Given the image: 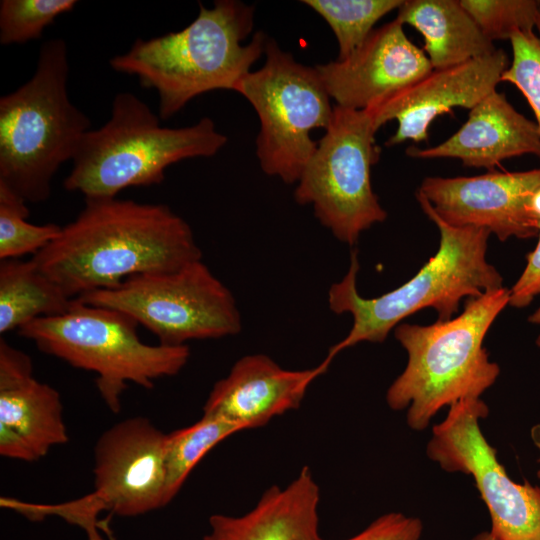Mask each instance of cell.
<instances>
[{
	"label": "cell",
	"mask_w": 540,
	"mask_h": 540,
	"mask_svg": "<svg viewBox=\"0 0 540 540\" xmlns=\"http://www.w3.org/2000/svg\"><path fill=\"white\" fill-rule=\"evenodd\" d=\"M31 259L74 299L135 275L177 270L202 252L189 224L165 204L85 198L77 217Z\"/></svg>",
	"instance_id": "1"
},
{
	"label": "cell",
	"mask_w": 540,
	"mask_h": 540,
	"mask_svg": "<svg viewBox=\"0 0 540 540\" xmlns=\"http://www.w3.org/2000/svg\"><path fill=\"white\" fill-rule=\"evenodd\" d=\"M416 198L439 230L438 251L406 283L374 298H365L357 290L359 261L357 251H352L347 273L330 286L328 304L336 314L350 313L353 325L347 336L329 349L325 357L328 361L360 342H384L392 329L419 310L433 308L438 320H449L463 298L503 287L502 276L486 259L491 233L483 228L449 225L418 191Z\"/></svg>",
	"instance_id": "2"
},
{
	"label": "cell",
	"mask_w": 540,
	"mask_h": 540,
	"mask_svg": "<svg viewBox=\"0 0 540 540\" xmlns=\"http://www.w3.org/2000/svg\"><path fill=\"white\" fill-rule=\"evenodd\" d=\"M254 26V6L217 0L199 4L198 16L185 28L148 40L110 59L117 72L134 75L143 87L157 91L159 114L169 119L193 98L213 90H233L265 52L267 37Z\"/></svg>",
	"instance_id": "3"
},
{
	"label": "cell",
	"mask_w": 540,
	"mask_h": 540,
	"mask_svg": "<svg viewBox=\"0 0 540 540\" xmlns=\"http://www.w3.org/2000/svg\"><path fill=\"white\" fill-rule=\"evenodd\" d=\"M509 304V289L468 298L463 312L430 325L402 323L394 335L408 355L404 371L390 385L386 401L392 410L407 409V425L426 429L445 406L480 398L500 373L483 340Z\"/></svg>",
	"instance_id": "4"
},
{
	"label": "cell",
	"mask_w": 540,
	"mask_h": 540,
	"mask_svg": "<svg viewBox=\"0 0 540 540\" xmlns=\"http://www.w3.org/2000/svg\"><path fill=\"white\" fill-rule=\"evenodd\" d=\"M69 69L66 42L50 39L31 78L0 98V185L27 203L48 199L55 173L90 130L69 98Z\"/></svg>",
	"instance_id": "5"
},
{
	"label": "cell",
	"mask_w": 540,
	"mask_h": 540,
	"mask_svg": "<svg viewBox=\"0 0 540 540\" xmlns=\"http://www.w3.org/2000/svg\"><path fill=\"white\" fill-rule=\"evenodd\" d=\"M212 119L169 128L131 92L116 94L109 120L85 133L64 180L85 198H114L124 189L160 184L165 170L184 159L212 157L226 144Z\"/></svg>",
	"instance_id": "6"
},
{
	"label": "cell",
	"mask_w": 540,
	"mask_h": 540,
	"mask_svg": "<svg viewBox=\"0 0 540 540\" xmlns=\"http://www.w3.org/2000/svg\"><path fill=\"white\" fill-rule=\"evenodd\" d=\"M137 325L122 312L74 298L64 314L38 318L17 332L40 351L94 372L103 401L118 413L129 383L151 389L156 380L177 375L190 357L188 345L142 342Z\"/></svg>",
	"instance_id": "7"
},
{
	"label": "cell",
	"mask_w": 540,
	"mask_h": 540,
	"mask_svg": "<svg viewBox=\"0 0 540 540\" xmlns=\"http://www.w3.org/2000/svg\"><path fill=\"white\" fill-rule=\"evenodd\" d=\"M166 434L148 418L122 420L101 434L94 448V490L67 503L34 505L14 501L12 509L32 520L59 516L103 540L98 514L139 516L166 506Z\"/></svg>",
	"instance_id": "8"
},
{
	"label": "cell",
	"mask_w": 540,
	"mask_h": 540,
	"mask_svg": "<svg viewBox=\"0 0 540 540\" xmlns=\"http://www.w3.org/2000/svg\"><path fill=\"white\" fill-rule=\"evenodd\" d=\"M264 54L262 68L244 75L234 91L258 115L256 155L263 172L297 183L318 146L312 130L330 124L331 97L316 68L297 62L273 39H267Z\"/></svg>",
	"instance_id": "9"
},
{
	"label": "cell",
	"mask_w": 540,
	"mask_h": 540,
	"mask_svg": "<svg viewBox=\"0 0 540 540\" xmlns=\"http://www.w3.org/2000/svg\"><path fill=\"white\" fill-rule=\"evenodd\" d=\"M377 131L367 109L333 106L325 135L294 191L299 205H311L319 222L349 245L387 217L371 185V167L381 154Z\"/></svg>",
	"instance_id": "10"
},
{
	"label": "cell",
	"mask_w": 540,
	"mask_h": 540,
	"mask_svg": "<svg viewBox=\"0 0 540 540\" xmlns=\"http://www.w3.org/2000/svg\"><path fill=\"white\" fill-rule=\"evenodd\" d=\"M77 299L128 315L167 346L232 336L242 328L233 294L202 259L174 271L135 275Z\"/></svg>",
	"instance_id": "11"
},
{
	"label": "cell",
	"mask_w": 540,
	"mask_h": 540,
	"mask_svg": "<svg viewBox=\"0 0 540 540\" xmlns=\"http://www.w3.org/2000/svg\"><path fill=\"white\" fill-rule=\"evenodd\" d=\"M488 413L480 398L449 406L446 418L432 429L427 456L446 472L473 477L497 540H540V486L508 476L479 425Z\"/></svg>",
	"instance_id": "12"
},
{
	"label": "cell",
	"mask_w": 540,
	"mask_h": 540,
	"mask_svg": "<svg viewBox=\"0 0 540 540\" xmlns=\"http://www.w3.org/2000/svg\"><path fill=\"white\" fill-rule=\"evenodd\" d=\"M540 187V168L471 177H426L418 192L435 213L455 227H476L500 241L538 235L529 204Z\"/></svg>",
	"instance_id": "13"
},
{
	"label": "cell",
	"mask_w": 540,
	"mask_h": 540,
	"mask_svg": "<svg viewBox=\"0 0 540 540\" xmlns=\"http://www.w3.org/2000/svg\"><path fill=\"white\" fill-rule=\"evenodd\" d=\"M508 56L502 49L444 69H433L410 86L366 108L377 130L390 120L398 123L395 133L386 141L391 147L407 140H428V130L438 116L451 113L455 107L472 109L496 90Z\"/></svg>",
	"instance_id": "14"
},
{
	"label": "cell",
	"mask_w": 540,
	"mask_h": 540,
	"mask_svg": "<svg viewBox=\"0 0 540 540\" xmlns=\"http://www.w3.org/2000/svg\"><path fill=\"white\" fill-rule=\"evenodd\" d=\"M403 26L395 18L374 29L347 58L315 67L336 105L364 110L433 70Z\"/></svg>",
	"instance_id": "15"
},
{
	"label": "cell",
	"mask_w": 540,
	"mask_h": 540,
	"mask_svg": "<svg viewBox=\"0 0 540 540\" xmlns=\"http://www.w3.org/2000/svg\"><path fill=\"white\" fill-rule=\"evenodd\" d=\"M68 440L59 392L36 380L30 357L1 338V456L32 462Z\"/></svg>",
	"instance_id": "16"
},
{
	"label": "cell",
	"mask_w": 540,
	"mask_h": 540,
	"mask_svg": "<svg viewBox=\"0 0 540 540\" xmlns=\"http://www.w3.org/2000/svg\"><path fill=\"white\" fill-rule=\"evenodd\" d=\"M330 363L325 358L310 369L288 370L264 354L244 356L214 384L203 415L224 418L243 430L265 425L273 417L298 408L310 384Z\"/></svg>",
	"instance_id": "17"
},
{
	"label": "cell",
	"mask_w": 540,
	"mask_h": 540,
	"mask_svg": "<svg viewBox=\"0 0 540 540\" xmlns=\"http://www.w3.org/2000/svg\"><path fill=\"white\" fill-rule=\"evenodd\" d=\"M406 154L421 159L456 158L468 167L493 170L509 158L526 154L540 158V130L494 90L470 109L467 121L451 137L433 147L410 146Z\"/></svg>",
	"instance_id": "18"
},
{
	"label": "cell",
	"mask_w": 540,
	"mask_h": 540,
	"mask_svg": "<svg viewBox=\"0 0 540 540\" xmlns=\"http://www.w3.org/2000/svg\"><path fill=\"white\" fill-rule=\"evenodd\" d=\"M319 501V487L310 468L304 466L285 488H268L246 514L212 515L203 540H323Z\"/></svg>",
	"instance_id": "19"
},
{
	"label": "cell",
	"mask_w": 540,
	"mask_h": 540,
	"mask_svg": "<svg viewBox=\"0 0 540 540\" xmlns=\"http://www.w3.org/2000/svg\"><path fill=\"white\" fill-rule=\"evenodd\" d=\"M396 19L420 32L433 69H444L496 51L460 0H404Z\"/></svg>",
	"instance_id": "20"
},
{
	"label": "cell",
	"mask_w": 540,
	"mask_h": 540,
	"mask_svg": "<svg viewBox=\"0 0 540 540\" xmlns=\"http://www.w3.org/2000/svg\"><path fill=\"white\" fill-rule=\"evenodd\" d=\"M73 299L30 259L0 260V333L68 311Z\"/></svg>",
	"instance_id": "21"
},
{
	"label": "cell",
	"mask_w": 540,
	"mask_h": 540,
	"mask_svg": "<svg viewBox=\"0 0 540 540\" xmlns=\"http://www.w3.org/2000/svg\"><path fill=\"white\" fill-rule=\"evenodd\" d=\"M243 429L221 417L203 415L192 425L166 434L165 502L177 495L200 460L218 443Z\"/></svg>",
	"instance_id": "22"
},
{
	"label": "cell",
	"mask_w": 540,
	"mask_h": 540,
	"mask_svg": "<svg viewBox=\"0 0 540 540\" xmlns=\"http://www.w3.org/2000/svg\"><path fill=\"white\" fill-rule=\"evenodd\" d=\"M330 26L336 36L337 60L350 56L374 30V25L403 0H303Z\"/></svg>",
	"instance_id": "23"
},
{
	"label": "cell",
	"mask_w": 540,
	"mask_h": 540,
	"mask_svg": "<svg viewBox=\"0 0 540 540\" xmlns=\"http://www.w3.org/2000/svg\"><path fill=\"white\" fill-rule=\"evenodd\" d=\"M27 202L0 185V260L33 255L50 244L60 233L56 224L35 225L29 216Z\"/></svg>",
	"instance_id": "24"
},
{
	"label": "cell",
	"mask_w": 540,
	"mask_h": 540,
	"mask_svg": "<svg viewBox=\"0 0 540 540\" xmlns=\"http://www.w3.org/2000/svg\"><path fill=\"white\" fill-rule=\"evenodd\" d=\"M75 0L0 1L1 45L24 44L41 37L44 29L61 14L73 10Z\"/></svg>",
	"instance_id": "25"
},
{
	"label": "cell",
	"mask_w": 540,
	"mask_h": 540,
	"mask_svg": "<svg viewBox=\"0 0 540 540\" xmlns=\"http://www.w3.org/2000/svg\"><path fill=\"white\" fill-rule=\"evenodd\" d=\"M482 34L491 42L510 40L517 31L535 28L540 0H460Z\"/></svg>",
	"instance_id": "26"
},
{
	"label": "cell",
	"mask_w": 540,
	"mask_h": 540,
	"mask_svg": "<svg viewBox=\"0 0 540 540\" xmlns=\"http://www.w3.org/2000/svg\"><path fill=\"white\" fill-rule=\"evenodd\" d=\"M512 60L501 81L514 85L531 107L540 130V13L535 28L511 38Z\"/></svg>",
	"instance_id": "27"
},
{
	"label": "cell",
	"mask_w": 540,
	"mask_h": 540,
	"mask_svg": "<svg viewBox=\"0 0 540 540\" xmlns=\"http://www.w3.org/2000/svg\"><path fill=\"white\" fill-rule=\"evenodd\" d=\"M423 523L419 518L400 512H389L347 540H419Z\"/></svg>",
	"instance_id": "28"
},
{
	"label": "cell",
	"mask_w": 540,
	"mask_h": 540,
	"mask_svg": "<svg viewBox=\"0 0 540 540\" xmlns=\"http://www.w3.org/2000/svg\"><path fill=\"white\" fill-rule=\"evenodd\" d=\"M539 240L536 248L527 256L524 271L509 290V304L522 308L540 294V220L538 221Z\"/></svg>",
	"instance_id": "29"
},
{
	"label": "cell",
	"mask_w": 540,
	"mask_h": 540,
	"mask_svg": "<svg viewBox=\"0 0 540 540\" xmlns=\"http://www.w3.org/2000/svg\"><path fill=\"white\" fill-rule=\"evenodd\" d=\"M531 438H532L535 446L539 450L538 462H539V465H540V424H537V425L532 427V429H531ZM537 476H538V478L540 480V468L537 471Z\"/></svg>",
	"instance_id": "30"
},
{
	"label": "cell",
	"mask_w": 540,
	"mask_h": 540,
	"mask_svg": "<svg viewBox=\"0 0 540 540\" xmlns=\"http://www.w3.org/2000/svg\"><path fill=\"white\" fill-rule=\"evenodd\" d=\"M528 321L540 325V306L533 314L529 316ZM536 344L540 346V335L536 339Z\"/></svg>",
	"instance_id": "31"
},
{
	"label": "cell",
	"mask_w": 540,
	"mask_h": 540,
	"mask_svg": "<svg viewBox=\"0 0 540 540\" xmlns=\"http://www.w3.org/2000/svg\"><path fill=\"white\" fill-rule=\"evenodd\" d=\"M472 540H497V539L490 533V531L489 532L484 531L475 535L472 538Z\"/></svg>",
	"instance_id": "32"
}]
</instances>
